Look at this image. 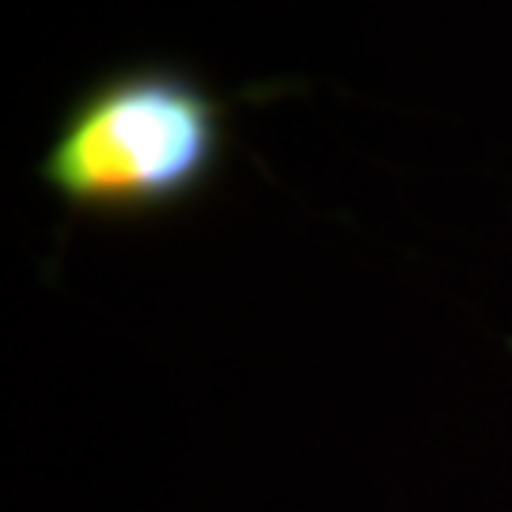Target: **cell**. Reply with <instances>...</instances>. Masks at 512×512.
Returning <instances> with one entry per match:
<instances>
[{"instance_id":"1","label":"cell","mask_w":512,"mask_h":512,"mask_svg":"<svg viewBox=\"0 0 512 512\" xmlns=\"http://www.w3.org/2000/svg\"><path fill=\"white\" fill-rule=\"evenodd\" d=\"M224 103L171 65H129L76 95L42 160L61 202L145 217L190 202L220 164Z\"/></svg>"}]
</instances>
